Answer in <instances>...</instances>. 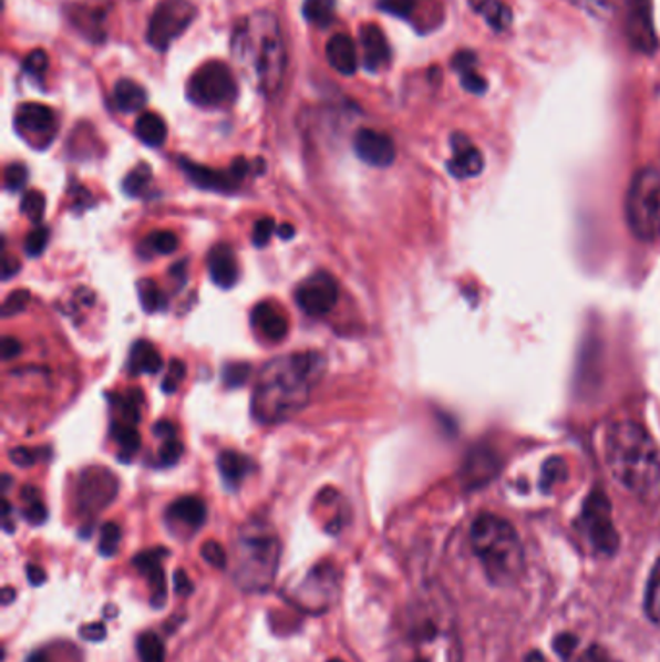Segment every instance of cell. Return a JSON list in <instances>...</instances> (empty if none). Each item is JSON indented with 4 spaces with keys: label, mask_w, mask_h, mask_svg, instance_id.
I'll return each instance as SVG.
<instances>
[{
    "label": "cell",
    "mask_w": 660,
    "mask_h": 662,
    "mask_svg": "<svg viewBox=\"0 0 660 662\" xmlns=\"http://www.w3.org/2000/svg\"><path fill=\"white\" fill-rule=\"evenodd\" d=\"M471 545L494 586H514L525 571V550L514 525L483 514L471 527Z\"/></svg>",
    "instance_id": "5"
},
{
    "label": "cell",
    "mask_w": 660,
    "mask_h": 662,
    "mask_svg": "<svg viewBox=\"0 0 660 662\" xmlns=\"http://www.w3.org/2000/svg\"><path fill=\"white\" fill-rule=\"evenodd\" d=\"M30 293L28 291H14V293L8 294L4 307H2V317L12 318L16 314H20L30 304Z\"/></svg>",
    "instance_id": "45"
},
{
    "label": "cell",
    "mask_w": 660,
    "mask_h": 662,
    "mask_svg": "<svg viewBox=\"0 0 660 662\" xmlns=\"http://www.w3.org/2000/svg\"><path fill=\"white\" fill-rule=\"evenodd\" d=\"M453 69L457 70L461 77V85L471 93H483L486 90L478 70H476V54L471 51H461L453 56Z\"/></svg>",
    "instance_id": "24"
},
{
    "label": "cell",
    "mask_w": 660,
    "mask_h": 662,
    "mask_svg": "<svg viewBox=\"0 0 660 662\" xmlns=\"http://www.w3.org/2000/svg\"><path fill=\"white\" fill-rule=\"evenodd\" d=\"M175 587L181 594L190 593V579L186 578L185 571L175 573Z\"/></svg>",
    "instance_id": "57"
},
{
    "label": "cell",
    "mask_w": 660,
    "mask_h": 662,
    "mask_svg": "<svg viewBox=\"0 0 660 662\" xmlns=\"http://www.w3.org/2000/svg\"><path fill=\"white\" fill-rule=\"evenodd\" d=\"M252 328L264 341L277 343L287 338L289 331V320L285 317L281 309H277L274 302H260L252 310Z\"/></svg>",
    "instance_id": "16"
},
{
    "label": "cell",
    "mask_w": 660,
    "mask_h": 662,
    "mask_svg": "<svg viewBox=\"0 0 660 662\" xmlns=\"http://www.w3.org/2000/svg\"><path fill=\"white\" fill-rule=\"evenodd\" d=\"M277 235H279V239H292V235H295V227L289 224H281L279 225V229H277Z\"/></svg>",
    "instance_id": "59"
},
{
    "label": "cell",
    "mask_w": 660,
    "mask_h": 662,
    "mask_svg": "<svg viewBox=\"0 0 660 662\" xmlns=\"http://www.w3.org/2000/svg\"><path fill=\"white\" fill-rule=\"evenodd\" d=\"M140 403H142V392H138V390H134L124 397L123 405H121V411H123V421L121 423L134 424V426L138 424L140 418H142Z\"/></svg>",
    "instance_id": "37"
},
{
    "label": "cell",
    "mask_w": 660,
    "mask_h": 662,
    "mask_svg": "<svg viewBox=\"0 0 660 662\" xmlns=\"http://www.w3.org/2000/svg\"><path fill=\"white\" fill-rule=\"evenodd\" d=\"M25 183H28V169H25V165H22V163L8 165L7 170H4V186H7V190L18 193V190H22Z\"/></svg>",
    "instance_id": "40"
},
{
    "label": "cell",
    "mask_w": 660,
    "mask_h": 662,
    "mask_svg": "<svg viewBox=\"0 0 660 662\" xmlns=\"http://www.w3.org/2000/svg\"><path fill=\"white\" fill-rule=\"evenodd\" d=\"M564 470H566V465L561 462L560 457H554L550 462L546 463L545 473H543V480H540V485L543 488H548V486H553L558 478H564Z\"/></svg>",
    "instance_id": "50"
},
{
    "label": "cell",
    "mask_w": 660,
    "mask_h": 662,
    "mask_svg": "<svg viewBox=\"0 0 660 662\" xmlns=\"http://www.w3.org/2000/svg\"><path fill=\"white\" fill-rule=\"evenodd\" d=\"M274 231H276V225H274V219H271V217L260 219L258 224L254 225V245H256V247H266V245H268L269 242V239H271V235H274Z\"/></svg>",
    "instance_id": "48"
},
{
    "label": "cell",
    "mask_w": 660,
    "mask_h": 662,
    "mask_svg": "<svg viewBox=\"0 0 660 662\" xmlns=\"http://www.w3.org/2000/svg\"><path fill=\"white\" fill-rule=\"evenodd\" d=\"M149 183H152V169H149V165L142 163L136 169L128 173V177L124 178V193L138 198V196L146 194Z\"/></svg>",
    "instance_id": "33"
},
{
    "label": "cell",
    "mask_w": 660,
    "mask_h": 662,
    "mask_svg": "<svg viewBox=\"0 0 660 662\" xmlns=\"http://www.w3.org/2000/svg\"><path fill=\"white\" fill-rule=\"evenodd\" d=\"M167 517H169V521H173V524L181 525V527L190 529V531H196L206 521V504L200 498H196V496L178 498L171 506L169 511H167Z\"/></svg>",
    "instance_id": "22"
},
{
    "label": "cell",
    "mask_w": 660,
    "mask_h": 662,
    "mask_svg": "<svg viewBox=\"0 0 660 662\" xmlns=\"http://www.w3.org/2000/svg\"><path fill=\"white\" fill-rule=\"evenodd\" d=\"M121 542V527L116 524H107L101 529L100 552L103 556H113Z\"/></svg>",
    "instance_id": "38"
},
{
    "label": "cell",
    "mask_w": 660,
    "mask_h": 662,
    "mask_svg": "<svg viewBox=\"0 0 660 662\" xmlns=\"http://www.w3.org/2000/svg\"><path fill=\"white\" fill-rule=\"evenodd\" d=\"M626 217L639 240L660 239V170L646 167L631 178L626 198Z\"/></svg>",
    "instance_id": "7"
},
{
    "label": "cell",
    "mask_w": 660,
    "mask_h": 662,
    "mask_svg": "<svg viewBox=\"0 0 660 662\" xmlns=\"http://www.w3.org/2000/svg\"><path fill=\"white\" fill-rule=\"evenodd\" d=\"M28 578H30L31 586H41L45 581V573L38 566H30L28 568Z\"/></svg>",
    "instance_id": "58"
},
{
    "label": "cell",
    "mask_w": 660,
    "mask_h": 662,
    "mask_svg": "<svg viewBox=\"0 0 660 662\" xmlns=\"http://www.w3.org/2000/svg\"><path fill=\"white\" fill-rule=\"evenodd\" d=\"M136 136H138L146 146L159 147L167 139V124L157 113H144L136 121Z\"/></svg>",
    "instance_id": "27"
},
{
    "label": "cell",
    "mask_w": 660,
    "mask_h": 662,
    "mask_svg": "<svg viewBox=\"0 0 660 662\" xmlns=\"http://www.w3.org/2000/svg\"><path fill=\"white\" fill-rule=\"evenodd\" d=\"M202 556L206 562L216 566V568H225L227 563V555H225V548L221 545H217L216 540H208L204 547H202Z\"/></svg>",
    "instance_id": "49"
},
{
    "label": "cell",
    "mask_w": 660,
    "mask_h": 662,
    "mask_svg": "<svg viewBox=\"0 0 660 662\" xmlns=\"http://www.w3.org/2000/svg\"><path fill=\"white\" fill-rule=\"evenodd\" d=\"M118 493L115 475L103 467L85 469L78 478V508L82 514L95 516L107 508Z\"/></svg>",
    "instance_id": "11"
},
{
    "label": "cell",
    "mask_w": 660,
    "mask_h": 662,
    "mask_svg": "<svg viewBox=\"0 0 660 662\" xmlns=\"http://www.w3.org/2000/svg\"><path fill=\"white\" fill-rule=\"evenodd\" d=\"M338 281L326 271L314 273L312 278L302 281L295 293L299 309L312 318L326 317L338 304Z\"/></svg>",
    "instance_id": "12"
},
{
    "label": "cell",
    "mask_w": 660,
    "mask_h": 662,
    "mask_svg": "<svg viewBox=\"0 0 660 662\" xmlns=\"http://www.w3.org/2000/svg\"><path fill=\"white\" fill-rule=\"evenodd\" d=\"M362 53H364V66L369 72H378L390 64L392 51L385 39L384 31L374 23L364 25L361 30Z\"/></svg>",
    "instance_id": "19"
},
{
    "label": "cell",
    "mask_w": 660,
    "mask_h": 662,
    "mask_svg": "<svg viewBox=\"0 0 660 662\" xmlns=\"http://www.w3.org/2000/svg\"><path fill=\"white\" fill-rule=\"evenodd\" d=\"M167 556V550L155 548L147 550L134 558V566L142 571V576L147 579L149 589H152V604L163 607L167 599V587H165V573H163V558Z\"/></svg>",
    "instance_id": "17"
},
{
    "label": "cell",
    "mask_w": 660,
    "mask_h": 662,
    "mask_svg": "<svg viewBox=\"0 0 660 662\" xmlns=\"http://www.w3.org/2000/svg\"><path fill=\"white\" fill-rule=\"evenodd\" d=\"M140 301L146 312H162L167 309V297L159 287L149 279H142L138 283Z\"/></svg>",
    "instance_id": "32"
},
{
    "label": "cell",
    "mask_w": 660,
    "mask_h": 662,
    "mask_svg": "<svg viewBox=\"0 0 660 662\" xmlns=\"http://www.w3.org/2000/svg\"><path fill=\"white\" fill-rule=\"evenodd\" d=\"M217 467L221 473L223 480L230 486L237 488L243 480H245L248 470H250V459L238 452H223L217 459Z\"/></svg>",
    "instance_id": "25"
},
{
    "label": "cell",
    "mask_w": 660,
    "mask_h": 662,
    "mask_svg": "<svg viewBox=\"0 0 660 662\" xmlns=\"http://www.w3.org/2000/svg\"><path fill=\"white\" fill-rule=\"evenodd\" d=\"M12 597H14V591H12V589H4V591H2V602H4V604H10V601H12Z\"/></svg>",
    "instance_id": "61"
},
{
    "label": "cell",
    "mask_w": 660,
    "mask_h": 662,
    "mask_svg": "<svg viewBox=\"0 0 660 662\" xmlns=\"http://www.w3.org/2000/svg\"><path fill=\"white\" fill-rule=\"evenodd\" d=\"M23 500H25V509H23V517L30 521L31 525H41L47 519V509L41 500H39V490L33 486H28L22 493Z\"/></svg>",
    "instance_id": "35"
},
{
    "label": "cell",
    "mask_w": 660,
    "mask_h": 662,
    "mask_svg": "<svg viewBox=\"0 0 660 662\" xmlns=\"http://www.w3.org/2000/svg\"><path fill=\"white\" fill-rule=\"evenodd\" d=\"M353 146L354 154L359 155V159L372 167L384 169L395 162V144L384 132L362 128L357 132Z\"/></svg>",
    "instance_id": "14"
},
{
    "label": "cell",
    "mask_w": 660,
    "mask_h": 662,
    "mask_svg": "<svg viewBox=\"0 0 660 662\" xmlns=\"http://www.w3.org/2000/svg\"><path fill=\"white\" fill-rule=\"evenodd\" d=\"M25 662H49V659H47V655L43 653V651H38V653H33V655H31Z\"/></svg>",
    "instance_id": "60"
},
{
    "label": "cell",
    "mask_w": 660,
    "mask_h": 662,
    "mask_svg": "<svg viewBox=\"0 0 660 662\" xmlns=\"http://www.w3.org/2000/svg\"><path fill=\"white\" fill-rule=\"evenodd\" d=\"M416 4L419 0H378V7L398 18H411L415 14Z\"/></svg>",
    "instance_id": "39"
},
{
    "label": "cell",
    "mask_w": 660,
    "mask_h": 662,
    "mask_svg": "<svg viewBox=\"0 0 660 662\" xmlns=\"http://www.w3.org/2000/svg\"><path fill=\"white\" fill-rule=\"evenodd\" d=\"M16 131L33 146H47L56 132L54 111L41 103H23L16 111Z\"/></svg>",
    "instance_id": "13"
},
{
    "label": "cell",
    "mask_w": 660,
    "mask_h": 662,
    "mask_svg": "<svg viewBox=\"0 0 660 662\" xmlns=\"http://www.w3.org/2000/svg\"><path fill=\"white\" fill-rule=\"evenodd\" d=\"M326 56L331 64V69L338 70L343 76H353L359 69V59H357V45L353 39L347 33H336L326 45Z\"/></svg>",
    "instance_id": "21"
},
{
    "label": "cell",
    "mask_w": 660,
    "mask_h": 662,
    "mask_svg": "<svg viewBox=\"0 0 660 662\" xmlns=\"http://www.w3.org/2000/svg\"><path fill=\"white\" fill-rule=\"evenodd\" d=\"M571 662H618L615 656L608 653L607 649L600 648V645H591L589 649H585L584 653L574 659Z\"/></svg>",
    "instance_id": "51"
},
{
    "label": "cell",
    "mask_w": 660,
    "mask_h": 662,
    "mask_svg": "<svg viewBox=\"0 0 660 662\" xmlns=\"http://www.w3.org/2000/svg\"><path fill=\"white\" fill-rule=\"evenodd\" d=\"M592 15H607L612 10V0H569Z\"/></svg>",
    "instance_id": "52"
},
{
    "label": "cell",
    "mask_w": 660,
    "mask_h": 662,
    "mask_svg": "<svg viewBox=\"0 0 660 662\" xmlns=\"http://www.w3.org/2000/svg\"><path fill=\"white\" fill-rule=\"evenodd\" d=\"M484 167L483 154L478 147L463 134H453L452 159L447 162V169L455 178L476 177Z\"/></svg>",
    "instance_id": "15"
},
{
    "label": "cell",
    "mask_w": 660,
    "mask_h": 662,
    "mask_svg": "<svg viewBox=\"0 0 660 662\" xmlns=\"http://www.w3.org/2000/svg\"><path fill=\"white\" fill-rule=\"evenodd\" d=\"M196 14L198 10L190 0H162L149 18L147 43L155 51H167L190 28Z\"/></svg>",
    "instance_id": "10"
},
{
    "label": "cell",
    "mask_w": 660,
    "mask_h": 662,
    "mask_svg": "<svg viewBox=\"0 0 660 662\" xmlns=\"http://www.w3.org/2000/svg\"><path fill=\"white\" fill-rule=\"evenodd\" d=\"M10 459H12L16 465H20V467H28V465L35 463V459H38V452H35V449H30V447H18V449H12Z\"/></svg>",
    "instance_id": "53"
},
{
    "label": "cell",
    "mask_w": 660,
    "mask_h": 662,
    "mask_svg": "<svg viewBox=\"0 0 660 662\" xmlns=\"http://www.w3.org/2000/svg\"><path fill=\"white\" fill-rule=\"evenodd\" d=\"M209 278L221 289H230L238 281L237 256L227 245H217L208 256Z\"/></svg>",
    "instance_id": "20"
},
{
    "label": "cell",
    "mask_w": 660,
    "mask_h": 662,
    "mask_svg": "<svg viewBox=\"0 0 660 662\" xmlns=\"http://www.w3.org/2000/svg\"><path fill=\"white\" fill-rule=\"evenodd\" d=\"M47 242H49V229H45V227H38L35 231H31L30 235H28L25 245H23V250H25V255L38 258V256L43 255V250L47 248Z\"/></svg>",
    "instance_id": "43"
},
{
    "label": "cell",
    "mask_w": 660,
    "mask_h": 662,
    "mask_svg": "<svg viewBox=\"0 0 660 662\" xmlns=\"http://www.w3.org/2000/svg\"><path fill=\"white\" fill-rule=\"evenodd\" d=\"M471 7L483 15L494 31H506L512 23V10L499 0H471Z\"/></svg>",
    "instance_id": "28"
},
{
    "label": "cell",
    "mask_w": 660,
    "mask_h": 662,
    "mask_svg": "<svg viewBox=\"0 0 660 662\" xmlns=\"http://www.w3.org/2000/svg\"><path fill=\"white\" fill-rule=\"evenodd\" d=\"M178 165H181V169L185 170L188 180H190L193 185L198 186V188H202V190L230 193V190H235L238 183H240V180L230 173V169L227 170V173H223V170L204 167V165H196V163L190 162V159H181Z\"/></svg>",
    "instance_id": "18"
},
{
    "label": "cell",
    "mask_w": 660,
    "mask_h": 662,
    "mask_svg": "<svg viewBox=\"0 0 660 662\" xmlns=\"http://www.w3.org/2000/svg\"><path fill=\"white\" fill-rule=\"evenodd\" d=\"M331 662H339V661H331Z\"/></svg>",
    "instance_id": "62"
},
{
    "label": "cell",
    "mask_w": 660,
    "mask_h": 662,
    "mask_svg": "<svg viewBox=\"0 0 660 662\" xmlns=\"http://www.w3.org/2000/svg\"><path fill=\"white\" fill-rule=\"evenodd\" d=\"M18 268H20V263L18 260H14L12 256L4 255V260H2V279H10L12 276L18 273Z\"/></svg>",
    "instance_id": "56"
},
{
    "label": "cell",
    "mask_w": 660,
    "mask_h": 662,
    "mask_svg": "<svg viewBox=\"0 0 660 662\" xmlns=\"http://www.w3.org/2000/svg\"><path fill=\"white\" fill-rule=\"evenodd\" d=\"M230 51L261 95L274 97L281 92L287 72V46L276 15L256 12L245 18L235 28Z\"/></svg>",
    "instance_id": "3"
},
{
    "label": "cell",
    "mask_w": 660,
    "mask_h": 662,
    "mask_svg": "<svg viewBox=\"0 0 660 662\" xmlns=\"http://www.w3.org/2000/svg\"><path fill=\"white\" fill-rule=\"evenodd\" d=\"M186 95L194 105L223 107L237 97V82L225 62L208 61L188 80Z\"/></svg>",
    "instance_id": "9"
},
{
    "label": "cell",
    "mask_w": 660,
    "mask_h": 662,
    "mask_svg": "<svg viewBox=\"0 0 660 662\" xmlns=\"http://www.w3.org/2000/svg\"><path fill=\"white\" fill-rule=\"evenodd\" d=\"M47 66H49V56H47L45 51H41V49H35V51H31L28 56H25V61H23V70L31 74V76H41L43 72H45Z\"/></svg>",
    "instance_id": "46"
},
{
    "label": "cell",
    "mask_w": 660,
    "mask_h": 662,
    "mask_svg": "<svg viewBox=\"0 0 660 662\" xmlns=\"http://www.w3.org/2000/svg\"><path fill=\"white\" fill-rule=\"evenodd\" d=\"M163 366L162 353L149 341H138L132 346L128 369L132 374H157Z\"/></svg>",
    "instance_id": "23"
},
{
    "label": "cell",
    "mask_w": 660,
    "mask_h": 662,
    "mask_svg": "<svg viewBox=\"0 0 660 662\" xmlns=\"http://www.w3.org/2000/svg\"><path fill=\"white\" fill-rule=\"evenodd\" d=\"M302 14L316 28H328L336 20V0H305Z\"/></svg>",
    "instance_id": "29"
},
{
    "label": "cell",
    "mask_w": 660,
    "mask_h": 662,
    "mask_svg": "<svg viewBox=\"0 0 660 662\" xmlns=\"http://www.w3.org/2000/svg\"><path fill=\"white\" fill-rule=\"evenodd\" d=\"M146 90L142 85L136 84L134 80L123 77V80L116 82L115 103L116 107L121 108L123 113H136V111L146 105Z\"/></svg>",
    "instance_id": "26"
},
{
    "label": "cell",
    "mask_w": 660,
    "mask_h": 662,
    "mask_svg": "<svg viewBox=\"0 0 660 662\" xmlns=\"http://www.w3.org/2000/svg\"><path fill=\"white\" fill-rule=\"evenodd\" d=\"M281 545L266 524H246L238 532L235 581L245 591H264L276 578Z\"/></svg>",
    "instance_id": "6"
},
{
    "label": "cell",
    "mask_w": 660,
    "mask_h": 662,
    "mask_svg": "<svg viewBox=\"0 0 660 662\" xmlns=\"http://www.w3.org/2000/svg\"><path fill=\"white\" fill-rule=\"evenodd\" d=\"M460 632L444 594L429 589L398 620L393 662H461Z\"/></svg>",
    "instance_id": "1"
},
{
    "label": "cell",
    "mask_w": 660,
    "mask_h": 662,
    "mask_svg": "<svg viewBox=\"0 0 660 662\" xmlns=\"http://www.w3.org/2000/svg\"><path fill=\"white\" fill-rule=\"evenodd\" d=\"M186 369L185 364L181 361H173L171 362L169 372H167V376L163 380V392L165 393H175L178 390V385L183 382V377H185Z\"/></svg>",
    "instance_id": "47"
},
{
    "label": "cell",
    "mask_w": 660,
    "mask_h": 662,
    "mask_svg": "<svg viewBox=\"0 0 660 662\" xmlns=\"http://www.w3.org/2000/svg\"><path fill=\"white\" fill-rule=\"evenodd\" d=\"M576 529L585 545L591 548L592 555H616L620 537L612 521V506L608 501L607 494L599 488L587 496Z\"/></svg>",
    "instance_id": "8"
},
{
    "label": "cell",
    "mask_w": 660,
    "mask_h": 662,
    "mask_svg": "<svg viewBox=\"0 0 660 662\" xmlns=\"http://www.w3.org/2000/svg\"><path fill=\"white\" fill-rule=\"evenodd\" d=\"M20 208H22L23 216L31 219L33 224H39L41 217L45 214V196L39 190H30L23 196Z\"/></svg>",
    "instance_id": "36"
},
{
    "label": "cell",
    "mask_w": 660,
    "mask_h": 662,
    "mask_svg": "<svg viewBox=\"0 0 660 662\" xmlns=\"http://www.w3.org/2000/svg\"><path fill=\"white\" fill-rule=\"evenodd\" d=\"M138 655L142 662L165 661V645L155 633H142L138 640Z\"/></svg>",
    "instance_id": "34"
},
{
    "label": "cell",
    "mask_w": 660,
    "mask_h": 662,
    "mask_svg": "<svg viewBox=\"0 0 660 662\" xmlns=\"http://www.w3.org/2000/svg\"><path fill=\"white\" fill-rule=\"evenodd\" d=\"M250 376V366L245 362H235L223 370V380L229 387H240L246 384V380Z\"/></svg>",
    "instance_id": "42"
},
{
    "label": "cell",
    "mask_w": 660,
    "mask_h": 662,
    "mask_svg": "<svg viewBox=\"0 0 660 662\" xmlns=\"http://www.w3.org/2000/svg\"><path fill=\"white\" fill-rule=\"evenodd\" d=\"M154 434L162 439L177 438V428H175V424L162 421V423L155 424Z\"/></svg>",
    "instance_id": "55"
},
{
    "label": "cell",
    "mask_w": 660,
    "mask_h": 662,
    "mask_svg": "<svg viewBox=\"0 0 660 662\" xmlns=\"http://www.w3.org/2000/svg\"><path fill=\"white\" fill-rule=\"evenodd\" d=\"M646 614L654 625L660 628V558L654 562L646 591Z\"/></svg>",
    "instance_id": "30"
},
{
    "label": "cell",
    "mask_w": 660,
    "mask_h": 662,
    "mask_svg": "<svg viewBox=\"0 0 660 662\" xmlns=\"http://www.w3.org/2000/svg\"><path fill=\"white\" fill-rule=\"evenodd\" d=\"M181 455H183V444L177 438L163 439L157 467H173V465H177Z\"/></svg>",
    "instance_id": "41"
},
{
    "label": "cell",
    "mask_w": 660,
    "mask_h": 662,
    "mask_svg": "<svg viewBox=\"0 0 660 662\" xmlns=\"http://www.w3.org/2000/svg\"><path fill=\"white\" fill-rule=\"evenodd\" d=\"M20 341H16L14 338H4L2 339V359L4 361H10V359H16L18 354H20Z\"/></svg>",
    "instance_id": "54"
},
{
    "label": "cell",
    "mask_w": 660,
    "mask_h": 662,
    "mask_svg": "<svg viewBox=\"0 0 660 662\" xmlns=\"http://www.w3.org/2000/svg\"><path fill=\"white\" fill-rule=\"evenodd\" d=\"M113 439L116 442V446L121 447V455H128L136 454L138 452L140 446H142V439H140L138 431H136V426L134 424H126L121 423V421H115L113 423Z\"/></svg>",
    "instance_id": "31"
},
{
    "label": "cell",
    "mask_w": 660,
    "mask_h": 662,
    "mask_svg": "<svg viewBox=\"0 0 660 662\" xmlns=\"http://www.w3.org/2000/svg\"><path fill=\"white\" fill-rule=\"evenodd\" d=\"M149 245H152L155 252H159V255H173L178 248L177 235L171 231L154 232V235L149 237Z\"/></svg>",
    "instance_id": "44"
},
{
    "label": "cell",
    "mask_w": 660,
    "mask_h": 662,
    "mask_svg": "<svg viewBox=\"0 0 660 662\" xmlns=\"http://www.w3.org/2000/svg\"><path fill=\"white\" fill-rule=\"evenodd\" d=\"M605 454L608 469L628 493L647 506L660 504V447L641 424H615Z\"/></svg>",
    "instance_id": "4"
},
{
    "label": "cell",
    "mask_w": 660,
    "mask_h": 662,
    "mask_svg": "<svg viewBox=\"0 0 660 662\" xmlns=\"http://www.w3.org/2000/svg\"><path fill=\"white\" fill-rule=\"evenodd\" d=\"M326 361L320 353H297L269 362L256 385L252 408L260 423H277L307 405Z\"/></svg>",
    "instance_id": "2"
}]
</instances>
